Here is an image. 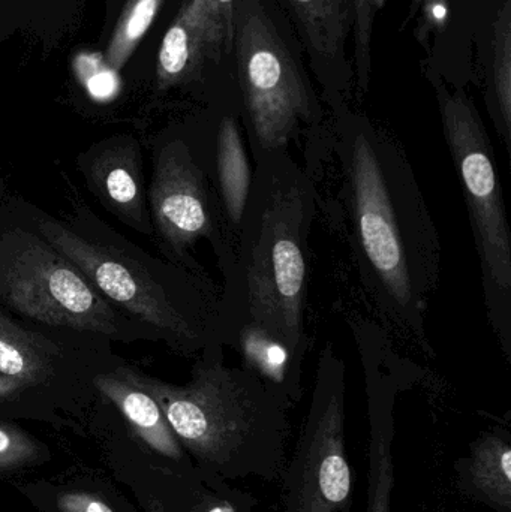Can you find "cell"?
Returning a JSON list of instances; mask_svg holds the SVG:
<instances>
[{
  "label": "cell",
  "instance_id": "obj_1",
  "mask_svg": "<svg viewBox=\"0 0 511 512\" xmlns=\"http://www.w3.org/2000/svg\"><path fill=\"white\" fill-rule=\"evenodd\" d=\"M332 149L348 242L384 328L432 355L429 304L441 277V240L407 153L365 117H339Z\"/></svg>",
  "mask_w": 511,
  "mask_h": 512
},
{
  "label": "cell",
  "instance_id": "obj_2",
  "mask_svg": "<svg viewBox=\"0 0 511 512\" xmlns=\"http://www.w3.org/2000/svg\"><path fill=\"white\" fill-rule=\"evenodd\" d=\"M317 203L314 177L290 152L255 159L233 259L222 270L225 348L240 328H257L305 363L308 240Z\"/></svg>",
  "mask_w": 511,
  "mask_h": 512
},
{
  "label": "cell",
  "instance_id": "obj_3",
  "mask_svg": "<svg viewBox=\"0 0 511 512\" xmlns=\"http://www.w3.org/2000/svg\"><path fill=\"white\" fill-rule=\"evenodd\" d=\"M225 346L201 352L188 384L174 385L132 367L116 372L146 391L177 441L207 474L225 481H276L287 466L291 403L246 367L225 363Z\"/></svg>",
  "mask_w": 511,
  "mask_h": 512
},
{
  "label": "cell",
  "instance_id": "obj_4",
  "mask_svg": "<svg viewBox=\"0 0 511 512\" xmlns=\"http://www.w3.org/2000/svg\"><path fill=\"white\" fill-rule=\"evenodd\" d=\"M435 93L479 256L486 316L511 363V230L494 146L479 110L462 90L450 92L435 83Z\"/></svg>",
  "mask_w": 511,
  "mask_h": 512
},
{
  "label": "cell",
  "instance_id": "obj_5",
  "mask_svg": "<svg viewBox=\"0 0 511 512\" xmlns=\"http://www.w3.org/2000/svg\"><path fill=\"white\" fill-rule=\"evenodd\" d=\"M41 233L99 294L158 331L177 351L201 354L207 346L221 342V295L207 279L195 277L168 289L143 268H135L62 225L42 222Z\"/></svg>",
  "mask_w": 511,
  "mask_h": 512
},
{
  "label": "cell",
  "instance_id": "obj_6",
  "mask_svg": "<svg viewBox=\"0 0 511 512\" xmlns=\"http://www.w3.org/2000/svg\"><path fill=\"white\" fill-rule=\"evenodd\" d=\"M234 39L252 159L290 152L291 141L320 119L314 95L257 0H237Z\"/></svg>",
  "mask_w": 511,
  "mask_h": 512
},
{
  "label": "cell",
  "instance_id": "obj_7",
  "mask_svg": "<svg viewBox=\"0 0 511 512\" xmlns=\"http://www.w3.org/2000/svg\"><path fill=\"white\" fill-rule=\"evenodd\" d=\"M347 369L332 342L318 358L308 414L282 472V512H347L353 472L347 453Z\"/></svg>",
  "mask_w": 511,
  "mask_h": 512
},
{
  "label": "cell",
  "instance_id": "obj_8",
  "mask_svg": "<svg viewBox=\"0 0 511 512\" xmlns=\"http://www.w3.org/2000/svg\"><path fill=\"white\" fill-rule=\"evenodd\" d=\"M150 207L159 236L180 261L188 265L189 249L207 239L221 271L230 264L234 243L216 189L213 153L201 159L185 141L168 143L153 168Z\"/></svg>",
  "mask_w": 511,
  "mask_h": 512
},
{
  "label": "cell",
  "instance_id": "obj_9",
  "mask_svg": "<svg viewBox=\"0 0 511 512\" xmlns=\"http://www.w3.org/2000/svg\"><path fill=\"white\" fill-rule=\"evenodd\" d=\"M3 297L42 324L107 336L117 330L108 301L65 256L39 240H26L8 259Z\"/></svg>",
  "mask_w": 511,
  "mask_h": 512
},
{
  "label": "cell",
  "instance_id": "obj_10",
  "mask_svg": "<svg viewBox=\"0 0 511 512\" xmlns=\"http://www.w3.org/2000/svg\"><path fill=\"white\" fill-rule=\"evenodd\" d=\"M365 373L368 399V499L366 512H392L395 489V406L411 366L393 348L390 334L375 322L351 319Z\"/></svg>",
  "mask_w": 511,
  "mask_h": 512
},
{
  "label": "cell",
  "instance_id": "obj_11",
  "mask_svg": "<svg viewBox=\"0 0 511 512\" xmlns=\"http://www.w3.org/2000/svg\"><path fill=\"white\" fill-rule=\"evenodd\" d=\"M234 8L218 0H186L159 51L162 86L180 83L197 71L206 54L230 51L234 44Z\"/></svg>",
  "mask_w": 511,
  "mask_h": 512
},
{
  "label": "cell",
  "instance_id": "obj_12",
  "mask_svg": "<svg viewBox=\"0 0 511 512\" xmlns=\"http://www.w3.org/2000/svg\"><path fill=\"white\" fill-rule=\"evenodd\" d=\"M458 487L468 499L495 512H511V436L507 429L483 433L455 466Z\"/></svg>",
  "mask_w": 511,
  "mask_h": 512
},
{
  "label": "cell",
  "instance_id": "obj_13",
  "mask_svg": "<svg viewBox=\"0 0 511 512\" xmlns=\"http://www.w3.org/2000/svg\"><path fill=\"white\" fill-rule=\"evenodd\" d=\"M213 171L228 233L236 246L252 182V165L234 114L221 117L213 141Z\"/></svg>",
  "mask_w": 511,
  "mask_h": 512
},
{
  "label": "cell",
  "instance_id": "obj_14",
  "mask_svg": "<svg viewBox=\"0 0 511 512\" xmlns=\"http://www.w3.org/2000/svg\"><path fill=\"white\" fill-rule=\"evenodd\" d=\"M95 385L122 412L135 435L150 450L174 462L183 459L182 445L177 441L164 412L150 394L123 378L116 370L96 376Z\"/></svg>",
  "mask_w": 511,
  "mask_h": 512
},
{
  "label": "cell",
  "instance_id": "obj_15",
  "mask_svg": "<svg viewBox=\"0 0 511 512\" xmlns=\"http://www.w3.org/2000/svg\"><path fill=\"white\" fill-rule=\"evenodd\" d=\"M297 17L305 26L311 44L324 56H333L341 48L350 29L351 18H357L359 59L369 65L371 38V0H290Z\"/></svg>",
  "mask_w": 511,
  "mask_h": 512
},
{
  "label": "cell",
  "instance_id": "obj_16",
  "mask_svg": "<svg viewBox=\"0 0 511 512\" xmlns=\"http://www.w3.org/2000/svg\"><path fill=\"white\" fill-rule=\"evenodd\" d=\"M131 147H113L105 150L92 165L93 183L98 194L119 218L149 234L152 227L144 213L138 162Z\"/></svg>",
  "mask_w": 511,
  "mask_h": 512
},
{
  "label": "cell",
  "instance_id": "obj_17",
  "mask_svg": "<svg viewBox=\"0 0 511 512\" xmlns=\"http://www.w3.org/2000/svg\"><path fill=\"white\" fill-rule=\"evenodd\" d=\"M57 349L0 313V375L39 384L53 373Z\"/></svg>",
  "mask_w": 511,
  "mask_h": 512
},
{
  "label": "cell",
  "instance_id": "obj_18",
  "mask_svg": "<svg viewBox=\"0 0 511 512\" xmlns=\"http://www.w3.org/2000/svg\"><path fill=\"white\" fill-rule=\"evenodd\" d=\"M486 104L501 140L511 149V0H504L494 24L492 65Z\"/></svg>",
  "mask_w": 511,
  "mask_h": 512
},
{
  "label": "cell",
  "instance_id": "obj_19",
  "mask_svg": "<svg viewBox=\"0 0 511 512\" xmlns=\"http://www.w3.org/2000/svg\"><path fill=\"white\" fill-rule=\"evenodd\" d=\"M162 0H131L117 24L108 48V60L114 69L126 62L135 45L149 29Z\"/></svg>",
  "mask_w": 511,
  "mask_h": 512
},
{
  "label": "cell",
  "instance_id": "obj_20",
  "mask_svg": "<svg viewBox=\"0 0 511 512\" xmlns=\"http://www.w3.org/2000/svg\"><path fill=\"white\" fill-rule=\"evenodd\" d=\"M207 490L198 504V512H254L257 499L228 484V481L207 474Z\"/></svg>",
  "mask_w": 511,
  "mask_h": 512
},
{
  "label": "cell",
  "instance_id": "obj_21",
  "mask_svg": "<svg viewBox=\"0 0 511 512\" xmlns=\"http://www.w3.org/2000/svg\"><path fill=\"white\" fill-rule=\"evenodd\" d=\"M39 457V447L17 427L0 424V471L23 468Z\"/></svg>",
  "mask_w": 511,
  "mask_h": 512
},
{
  "label": "cell",
  "instance_id": "obj_22",
  "mask_svg": "<svg viewBox=\"0 0 511 512\" xmlns=\"http://www.w3.org/2000/svg\"><path fill=\"white\" fill-rule=\"evenodd\" d=\"M77 71L89 95L96 101H110L119 92V78L113 69L105 68L99 57H78Z\"/></svg>",
  "mask_w": 511,
  "mask_h": 512
},
{
  "label": "cell",
  "instance_id": "obj_23",
  "mask_svg": "<svg viewBox=\"0 0 511 512\" xmlns=\"http://www.w3.org/2000/svg\"><path fill=\"white\" fill-rule=\"evenodd\" d=\"M57 508L60 512H114L92 493L68 492L57 498Z\"/></svg>",
  "mask_w": 511,
  "mask_h": 512
},
{
  "label": "cell",
  "instance_id": "obj_24",
  "mask_svg": "<svg viewBox=\"0 0 511 512\" xmlns=\"http://www.w3.org/2000/svg\"><path fill=\"white\" fill-rule=\"evenodd\" d=\"M27 387H30L29 382L0 375V403L11 399V397L17 396L21 390H24V388Z\"/></svg>",
  "mask_w": 511,
  "mask_h": 512
},
{
  "label": "cell",
  "instance_id": "obj_25",
  "mask_svg": "<svg viewBox=\"0 0 511 512\" xmlns=\"http://www.w3.org/2000/svg\"><path fill=\"white\" fill-rule=\"evenodd\" d=\"M426 2H429V0H411L410 14H408V20H411V18H413L414 15H416L417 12L420 11V8H422V6L425 5Z\"/></svg>",
  "mask_w": 511,
  "mask_h": 512
}]
</instances>
